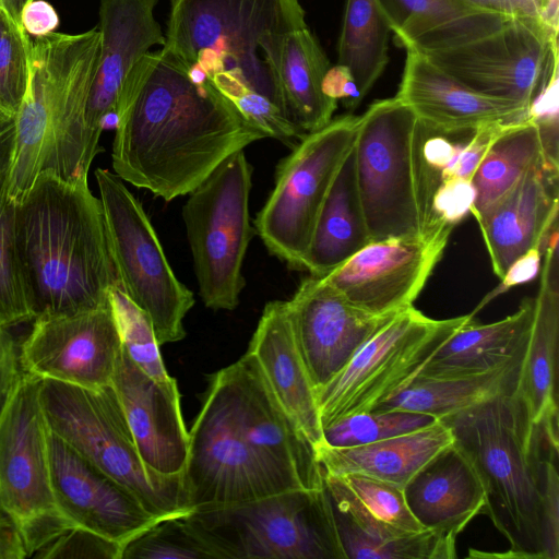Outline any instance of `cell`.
I'll use <instances>...</instances> for the list:
<instances>
[{
  "mask_svg": "<svg viewBox=\"0 0 559 559\" xmlns=\"http://www.w3.org/2000/svg\"><path fill=\"white\" fill-rule=\"evenodd\" d=\"M115 118L114 173L166 202L189 194L230 155L266 138L163 47L130 71Z\"/></svg>",
  "mask_w": 559,
  "mask_h": 559,
  "instance_id": "cell-1",
  "label": "cell"
},
{
  "mask_svg": "<svg viewBox=\"0 0 559 559\" xmlns=\"http://www.w3.org/2000/svg\"><path fill=\"white\" fill-rule=\"evenodd\" d=\"M305 27L300 0H173L163 48L288 145L300 132L286 114L281 63L288 36Z\"/></svg>",
  "mask_w": 559,
  "mask_h": 559,
  "instance_id": "cell-2",
  "label": "cell"
},
{
  "mask_svg": "<svg viewBox=\"0 0 559 559\" xmlns=\"http://www.w3.org/2000/svg\"><path fill=\"white\" fill-rule=\"evenodd\" d=\"M15 243L34 320L107 305L119 284L102 203L88 177L39 175L16 203Z\"/></svg>",
  "mask_w": 559,
  "mask_h": 559,
  "instance_id": "cell-3",
  "label": "cell"
},
{
  "mask_svg": "<svg viewBox=\"0 0 559 559\" xmlns=\"http://www.w3.org/2000/svg\"><path fill=\"white\" fill-rule=\"evenodd\" d=\"M99 45L98 28L31 38L8 179L15 203L43 173L68 181L88 177L95 157L87 143L86 108Z\"/></svg>",
  "mask_w": 559,
  "mask_h": 559,
  "instance_id": "cell-4",
  "label": "cell"
},
{
  "mask_svg": "<svg viewBox=\"0 0 559 559\" xmlns=\"http://www.w3.org/2000/svg\"><path fill=\"white\" fill-rule=\"evenodd\" d=\"M440 420L483 484V513L510 544L502 556L547 559L545 455L551 442L523 399L503 393Z\"/></svg>",
  "mask_w": 559,
  "mask_h": 559,
  "instance_id": "cell-5",
  "label": "cell"
},
{
  "mask_svg": "<svg viewBox=\"0 0 559 559\" xmlns=\"http://www.w3.org/2000/svg\"><path fill=\"white\" fill-rule=\"evenodd\" d=\"M49 431L110 476L155 518L186 515L182 477L166 478L143 463L112 385L83 388L40 380Z\"/></svg>",
  "mask_w": 559,
  "mask_h": 559,
  "instance_id": "cell-6",
  "label": "cell"
},
{
  "mask_svg": "<svg viewBox=\"0 0 559 559\" xmlns=\"http://www.w3.org/2000/svg\"><path fill=\"white\" fill-rule=\"evenodd\" d=\"M186 520L216 559H346L324 484L197 509Z\"/></svg>",
  "mask_w": 559,
  "mask_h": 559,
  "instance_id": "cell-7",
  "label": "cell"
},
{
  "mask_svg": "<svg viewBox=\"0 0 559 559\" xmlns=\"http://www.w3.org/2000/svg\"><path fill=\"white\" fill-rule=\"evenodd\" d=\"M473 319L469 313L436 320L414 306L392 316L316 393L322 430L348 416L371 412L396 395L435 352Z\"/></svg>",
  "mask_w": 559,
  "mask_h": 559,
  "instance_id": "cell-8",
  "label": "cell"
},
{
  "mask_svg": "<svg viewBox=\"0 0 559 559\" xmlns=\"http://www.w3.org/2000/svg\"><path fill=\"white\" fill-rule=\"evenodd\" d=\"M252 167L243 150L225 159L188 195L182 217L199 294L212 310H234L245 286L243 259L253 229Z\"/></svg>",
  "mask_w": 559,
  "mask_h": 559,
  "instance_id": "cell-9",
  "label": "cell"
},
{
  "mask_svg": "<svg viewBox=\"0 0 559 559\" xmlns=\"http://www.w3.org/2000/svg\"><path fill=\"white\" fill-rule=\"evenodd\" d=\"M95 178L109 250L126 296L151 319L159 346L186 336L183 319L192 292L175 275L142 204L115 173L97 168Z\"/></svg>",
  "mask_w": 559,
  "mask_h": 559,
  "instance_id": "cell-10",
  "label": "cell"
},
{
  "mask_svg": "<svg viewBox=\"0 0 559 559\" xmlns=\"http://www.w3.org/2000/svg\"><path fill=\"white\" fill-rule=\"evenodd\" d=\"M359 116L344 115L305 133L277 167L275 186L254 219L267 250L302 270L314 226L344 159L354 146Z\"/></svg>",
  "mask_w": 559,
  "mask_h": 559,
  "instance_id": "cell-11",
  "label": "cell"
},
{
  "mask_svg": "<svg viewBox=\"0 0 559 559\" xmlns=\"http://www.w3.org/2000/svg\"><path fill=\"white\" fill-rule=\"evenodd\" d=\"M417 121L397 96L372 103L359 116L355 177L372 241L421 235L413 167Z\"/></svg>",
  "mask_w": 559,
  "mask_h": 559,
  "instance_id": "cell-12",
  "label": "cell"
},
{
  "mask_svg": "<svg viewBox=\"0 0 559 559\" xmlns=\"http://www.w3.org/2000/svg\"><path fill=\"white\" fill-rule=\"evenodd\" d=\"M182 484L192 511L300 489L242 437L214 374L189 431Z\"/></svg>",
  "mask_w": 559,
  "mask_h": 559,
  "instance_id": "cell-13",
  "label": "cell"
},
{
  "mask_svg": "<svg viewBox=\"0 0 559 559\" xmlns=\"http://www.w3.org/2000/svg\"><path fill=\"white\" fill-rule=\"evenodd\" d=\"M40 379L24 372L0 415V509L20 528L28 558L70 525L51 488Z\"/></svg>",
  "mask_w": 559,
  "mask_h": 559,
  "instance_id": "cell-14",
  "label": "cell"
},
{
  "mask_svg": "<svg viewBox=\"0 0 559 559\" xmlns=\"http://www.w3.org/2000/svg\"><path fill=\"white\" fill-rule=\"evenodd\" d=\"M419 52L468 87L530 108L558 69V31L540 19L512 17L473 40Z\"/></svg>",
  "mask_w": 559,
  "mask_h": 559,
  "instance_id": "cell-15",
  "label": "cell"
},
{
  "mask_svg": "<svg viewBox=\"0 0 559 559\" xmlns=\"http://www.w3.org/2000/svg\"><path fill=\"white\" fill-rule=\"evenodd\" d=\"M454 226L371 241L323 278L349 304L376 316L413 306L440 261Z\"/></svg>",
  "mask_w": 559,
  "mask_h": 559,
  "instance_id": "cell-16",
  "label": "cell"
},
{
  "mask_svg": "<svg viewBox=\"0 0 559 559\" xmlns=\"http://www.w3.org/2000/svg\"><path fill=\"white\" fill-rule=\"evenodd\" d=\"M120 352L110 301L79 313L37 318L20 344L25 373L91 389L111 384Z\"/></svg>",
  "mask_w": 559,
  "mask_h": 559,
  "instance_id": "cell-17",
  "label": "cell"
},
{
  "mask_svg": "<svg viewBox=\"0 0 559 559\" xmlns=\"http://www.w3.org/2000/svg\"><path fill=\"white\" fill-rule=\"evenodd\" d=\"M287 307L295 342L316 393L395 314L362 311L323 277L312 275L300 283Z\"/></svg>",
  "mask_w": 559,
  "mask_h": 559,
  "instance_id": "cell-18",
  "label": "cell"
},
{
  "mask_svg": "<svg viewBox=\"0 0 559 559\" xmlns=\"http://www.w3.org/2000/svg\"><path fill=\"white\" fill-rule=\"evenodd\" d=\"M48 449L55 504L70 525L123 546L159 520L123 486L51 431Z\"/></svg>",
  "mask_w": 559,
  "mask_h": 559,
  "instance_id": "cell-19",
  "label": "cell"
},
{
  "mask_svg": "<svg viewBox=\"0 0 559 559\" xmlns=\"http://www.w3.org/2000/svg\"><path fill=\"white\" fill-rule=\"evenodd\" d=\"M158 0H100V45L86 108V135L91 154L108 117L116 114L124 81L136 62L166 38L154 15Z\"/></svg>",
  "mask_w": 559,
  "mask_h": 559,
  "instance_id": "cell-20",
  "label": "cell"
},
{
  "mask_svg": "<svg viewBox=\"0 0 559 559\" xmlns=\"http://www.w3.org/2000/svg\"><path fill=\"white\" fill-rule=\"evenodd\" d=\"M111 385L144 465L154 474L182 477L189 448L177 382L165 385L143 372L121 346Z\"/></svg>",
  "mask_w": 559,
  "mask_h": 559,
  "instance_id": "cell-21",
  "label": "cell"
},
{
  "mask_svg": "<svg viewBox=\"0 0 559 559\" xmlns=\"http://www.w3.org/2000/svg\"><path fill=\"white\" fill-rule=\"evenodd\" d=\"M397 96L428 127L445 134L530 117L523 104L479 93L407 48Z\"/></svg>",
  "mask_w": 559,
  "mask_h": 559,
  "instance_id": "cell-22",
  "label": "cell"
},
{
  "mask_svg": "<svg viewBox=\"0 0 559 559\" xmlns=\"http://www.w3.org/2000/svg\"><path fill=\"white\" fill-rule=\"evenodd\" d=\"M558 165L543 158L489 211L476 219L493 273L536 246L545 247L558 215Z\"/></svg>",
  "mask_w": 559,
  "mask_h": 559,
  "instance_id": "cell-23",
  "label": "cell"
},
{
  "mask_svg": "<svg viewBox=\"0 0 559 559\" xmlns=\"http://www.w3.org/2000/svg\"><path fill=\"white\" fill-rule=\"evenodd\" d=\"M540 266V285L534 298L533 321L520 366L516 393L543 433L558 443V225L547 238Z\"/></svg>",
  "mask_w": 559,
  "mask_h": 559,
  "instance_id": "cell-24",
  "label": "cell"
},
{
  "mask_svg": "<svg viewBox=\"0 0 559 559\" xmlns=\"http://www.w3.org/2000/svg\"><path fill=\"white\" fill-rule=\"evenodd\" d=\"M281 406L317 449L323 443L316 392L297 348L287 301L265 305L248 350Z\"/></svg>",
  "mask_w": 559,
  "mask_h": 559,
  "instance_id": "cell-25",
  "label": "cell"
},
{
  "mask_svg": "<svg viewBox=\"0 0 559 559\" xmlns=\"http://www.w3.org/2000/svg\"><path fill=\"white\" fill-rule=\"evenodd\" d=\"M408 509L425 528L456 539L485 504L483 484L453 443L425 464L403 487Z\"/></svg>",
  "mask_w": 559,
  "mask_h": 559,
  "instance_id": "cell-26",
  "label": "cell"
},
{
  "mask_svg": "<svg viewBox=\"0 0 559 559\" xmlns=\"http://www.w3.org/2000/svg\"><path fill=\"white\" fill-rule=\"evenodd\" d=\"M385 22L405 49L451 47L497 31L511 16L464 0H379Z\"/></svg>",
  "mask_w": 559,
  "mask_h": 559,
  "instance_id": "cell-27",
  "label": "cell"
},
{
  "mask_svg": "<svg viewBox=\"0 0 559 559\" xmlns=\"http://www.w3.org/2000/svg\"><path fill=\"white\" fill-rule=\"evenodd\" d=\"M454 443L451 428L438 419L424 428L357 447L320 445L317 459L325 474L371 476L399 487Z\"/></svg>",
  "mask_w": 559,
  "mask_h": 559,
  "instance_id": "cell-28",
  "label": "cell"
},
{
  "mask_svg": "<svg viewBox=\"0 0 559 559\" xmlns=\"http://www.w3.org/2000/svg\"><path fill=\"white\" fill-rule=\"evenodd\" d=\"M533 314L534 298H526L513 314L497 322L477 324L473 319L435 352L418 376L471 374L523 358Z\"/></svg>",
  "mask_w": 559,
  "mask_h": 559,
  "instance_id": "cell-29",
  "label": "cell"
},
{
  "mask_svg": "<svg viewBox=\"0 0 559 559\" xmlns=\"http://www.w3.org/2000/svg\"><path fill=\"white\" fill-rule=\"evenodd\" d=\"M371 241L356 185L353 146L320 211L302 270L323 277Z\"/></svg>",
  "mask_w": 559,
  "mask_h": 559,
  "instance_id": "cell-30",
  "label": "cell"
},
{
  "mask_svg": "<svg viewBox=\"0 0 559 559\" xmlns=\"http://www.w3.org/2000/svg\"><path fill=\"white\" fill-rule=\"evenodd\" d=\"M522 358L462 376L416 377L373 411H404L441 419L503 393L516 391Z\"/></svg>",
  "mask_w": 559,
  "mask_h": 559,
  "instance_id": "cell-31",
  "label": "cell"
},
{
  "mask_svg": "<svg viewBox=\"0 0 559 559\" xmlns=\"http://www.w3.org/2000/svg\"><path fill=\"white\" fill-rule=\"evenodd\" d=\"M330 61L316 36L307 27L292 33L284 47L281 84L288 118L304 132L326 126L337 100L323 92Z\"/></svg>",
  "mask_w": 559,
  "mask_h": 559,
  "instance_id": "cell-32",
  "label": "cell"
},
{
  "mask_svg": "<svg viewBox=\"0 0 559 559\" xmlns=\"http://www.w3.org/2000/svg\"><path fill=\"white\" fill-rule=\"evenodd\" d=\"M543 158L546 156L537 123L531 117L512 122L490 145L472 177L475 200L471 213L475 219Z\"/></svg>",
  "mask_w": 559,
  "mask_h": 559,
  "instance_id": "cell-33",
  "label": "cell"
},
{
  "mask_svg": "<svg viewBox=\"0 0 559 559\" xmlns=\"http://www.w3.org/2000/svg\"><path fill=\"white\" fill-rule=\"evenodd\" d=\"M390 33L379 0H345L337 63L350 70L362 99L386 68Z\"/></svg>",
  "mask_w": 559,
  "mask_h": 559,
  "instance_id": "cell-34",
  "label": "cell"
},
{
  "mask_svg": "<svg viewBox=\"0 0 559 559\" xmlns=\"http://www.w3.org/2000/svg\"><path fill=\"white\" fill-rule=\"evenodd\" d=\"M9 171L0 178V328L34 320L22 278L15 243L16 203L8 191Z\"/></svg>",
  "mask_w": 559,
  "mask_h": 559,
  "instance_id": "cell-35",
  "label": "cell"
},
{
  "mask_svg": "<svg viewBox=\"0 0 559 559\" xmlns=\"http://www.w3.org/2000/svg\"><path fill=\"white\" fill-rule=\"evenodd\" d=\"M451 136L417 121L413 141V167L421 234L441 225L432 222L431 200L464 144L454 143Z\"/></svg>",
  "mask_w": 559,
  "mask_h": 559,
  "instance_id": "cell-36",
  "label": "cell"
},
{
  "mask_svg": "<svg viewBox=\"0 0 559 559\" xmlns=\"http://www.w3.org/2000/svg\"><path fill=\"white\" fill-rule=\"evenodd\" d=\"M109 301L121 346L129 358L156 382L165 385L176 382L166 371L148 316L126 296L119 285L110 290Z\"/></svg>",
  "mask_w": 559,
  "mask_h": 559,
  "instance_id": "cell-37",
  "label": "cell"
},
{
  "mask_svg": "<svg viewBox=\"0 0 559 559\" xmlns=\"http://www.w3.org/2000/svg\"><path fill=\"white\" fill-rule=\"evenodd\" d=\"M216 559L186 515L163 518L122 546L121 559Z\"/></svg>",
  "mask_w": 559,
  "mask_h": 559,
  "instance_id": "cell-38",
  "label": "cell"
},
{
  "mask_svg": "<svg viewBox=\"0 0 559 559\" xmlns=\"http://www.w3.org/2000/svg\"><path fill=\"white\" fill-rule=\"evenodd\" d=\"M435 417L404 411H371L343 418L323 429V443L357 447L411 432L433 424Z\"/></svg>",
  "mask_w": 559,
  "mask_h": 559,
  "instance_id": "cell-39",
  "label": "cell"
},
{
  "mask_svg": "<svg viewBox=\"0 0 559 559\" xmlns=\"http://www.w3.org/2000/svg\"><path fill=\"white\" fill-rule=\"evenodd\" d=\"M31 36L0 5V119L14 120L28 76Z\"/></svg>",
  "mask_w": 559,
  "mask_h": 559,
  "instance_id": "cell-40",
  "label": "cell"
},
{
  "mask_svg": "<svg viewBox=\"0 0 559 559\" xmlns=\"http://www.w3.org/2000/svg\"><path fill=\"white\" fill-rule=\"evenodd\" d=\"M122 545L92 531L70 526L39 549L38 559H121Z\"/></svg>",
  "mask_w": 559,
  "mask_h": 559,
  "instance_id": "cell-41",
  "label": "cell"
},
{
  "mask_svg": "<svg viewBox=\"0 0 559 559\" xmlns=\"http://www.w3.org/2000/svg\"><path fill=\"white\" fill-rule=\"evenodd\" d=\"M475 200L472 180L451 177L441 181L431 200L433 224L456 226L471 213Z\"/></svg>",
  "mask_w": 559,
  "mask_h": 559,
  "instance_id": "cell-42",
  "label": "cell"
},
{
  "mask_svg": "<svg viewBox=\"0 0 559 559\" xmlns=\"http://www.w3.org/2000/svg\"><path fill=\"white\" fill-rule=\"evenodd\" d=\"M519 121V120H518ZM514 121L492 123L480 127L472 132L443 176L472 180V177L493 141Z\"/></svg>",
  "mask_w": 559,
  "mask_h": 559,
  "instance_id": "cell-43",
  "label": "cell"
},
{
  "mask_svg": "<svg viewBox=\"0 0 559 559\" xmlns=\"http://www.w3.org/2000/svg\"><path fill=\"white\" fill-rule=\"evenodd\" d=\"M558 447L548 443L545 455V530L547 559L559 558Z\"/></svg>",
  "mask_w": 559,
  "mask_h": 559,
  "instance_id": "cell-44",
  "label": "cell"
},
{
  "mask_svg": "<svg viewBox=\"0 0 559 559\" xmlns=\"http://www.w3.org/2000/svg\"><path fill=\"white\" fill-rule=\"evenodd\" d=\"M23 376L20 345L9 329L0 328V415L14 395Z\"/></svg>",
  "mask_w": 559,
  "mask_h": 559,
  "instance_id": "cell-45",
  "label": "cell"
},
{
  "mask_svg": "<svg viewBox=\"0 0 559 559\" xmlns=\"http://www.w3.org/2000/svg\"><path fill=\"white\" fill-rule=\"evenodd\" d=\"M544 248L542 246L533 247L519 257L500 278V284L483 298L471 314L475 316L488 302L507 293L512 287L532 281L540 270Z\"/></svg>",
  "mask_w": 559,
  "mask_h": 559,
  "instance_id": "cell-46",
  "label": "cell"
},
{
  "mask_svg": "<svg viewBox=\"0 0 559 559\" xmlns=\"http://www.w3.org/2000/svg\"><path fill=\"white\" fill-rule=\"evenodd\" d=\"M323 92L335 100H342L349 110L357 108L362 98L350 70L341 63L330 67L322 83Z\"/></svg>",
  "mask_w": 559,
  "mask_h": 559,
  "instance_id": "cell-47",
  "label": "cell"
},
{
  "mask_svg": "<svg viewBox=\"0 0 559 559\" xmlns=\"http://www.w3.org/2000/svg\"><path fill=\"white\" fill-rule=\"evenodd\" d=\"M22 26L32 37L52 33L59 24L55 9L44 0H33L23 10Z\"/></svg>",
  "mask_w": 559,
  "mask_h": 559,
  "instance_id": "cell-48",
  "label": "cell"
},
{
  "mask_svg": "<svg viewBox=\"0 0 559 559\" xmlns=\"http://www.w3.org/2000/svg\"><path fill=\"white\" fill-rule=\"evenodd\" d=\"M473 7L511 17H534L542 20L540 0H464ZM543 21V20H542Z\"/></svg>",
  "mask_w": 559,
  "mask_h": 559,
  "instance_id": "cell-49",
  "label": "cell"
},
{
  "mask_svg": "<svg viewBox=\"0 0 559 559\" xmlns=\"http://www.w3.org/2000/svg\"><path fill=\"white\" fill-rule=\"evenodd\" d=\"M25 558H28V555L20 528L0 509V559Z\"/></svg>",
  "mask_w": 559,
  "mask_h": 559,
  "instance_id": "cell-50",
  "label": "cell"
},
{
  "mask_svg": "<svg viewBox=\"0 0 559 559\" xmlns=\"http://www.w3.org/2000/svg\"><path fill=\"white\" fill-rule=\"evenodd\" d=\"M14 134V120H0V178L10 171Z\"/></svg>",
  "mask_w": 559,
  "mask_h": 559,
  "instance_id": "cell-51",
  "label": "cell"
},
{
  "mask_svg": "<svg viewBox=\"0 0 559 559\" xmlns=\"http://www.w3.org/2000/svg\"><path fill=\"white\" fill-rule=\"evenodd\" d=\"M31 1L33 0H0V5L12 16L16 23L22 25V12Z\"/></svg>",
  "mask_w": 559,
  "mask_h": 559,
  "instance_id": "cell-52",
  "label": "cell"
},
{
  "mask_svg": "<svg viewBox=\"0 0 559 559\" xmlns=\"http://www.w3.org/2000/svg\"><path fill=\"white\" fill-rule=\"evenodd\" d=\"M540 1H542V3H543V8H544L546 0H540ZM542 11H543V10H542Z\"/></svg>",
  "mask_w": 559,
  "mask_h": 559,
  "instance_id": "cell-53",
  "label": "cell"
},
{
  "mask_svg": "<svg viewBox=\"0 0 559 559\" xmlns=\"http://www.w3.org/2000/svg\"><path fill=\"white\" fill-rule=\"evenodd\" d=\"M1 120V119H0ZM2 121H5V120H2Z\"/></svg>",
  "mask_w": 559,
  "mask_h": 559,
  "instance_id": "cell-54",
  "label": "cell"
}]
</instances>
